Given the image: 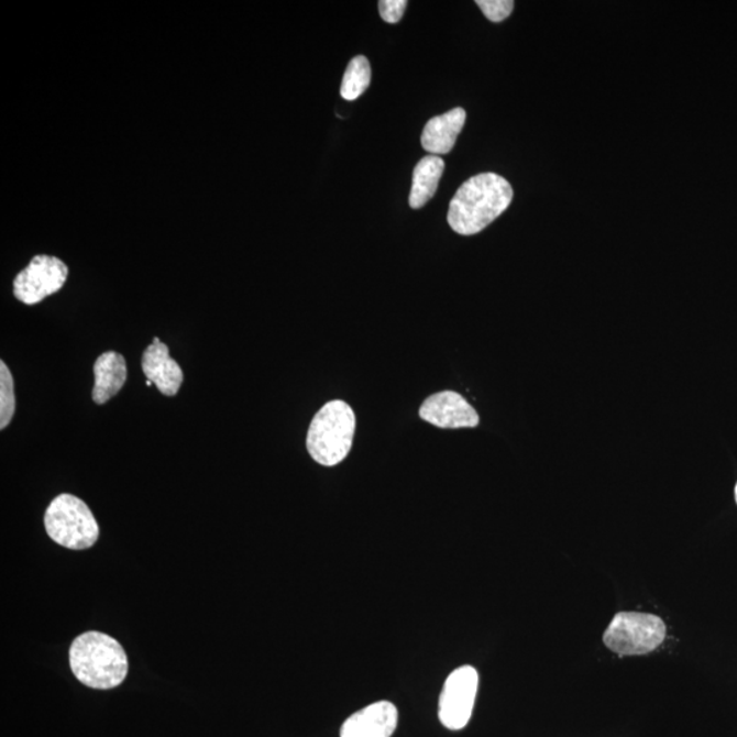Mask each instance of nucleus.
I'll use <instances>...</instances> for the list:
<instances>
[{
  "label": "nucleus",
  "mask_w": 737,
  "mask_h": 737,
  "mask_svg": "<svg viewBox=\"0 0 737 737\" xmlns=\"http://www.w3.org/2000/svg\"><path fill=\"white\" fill-rule=\"evenodd\" d=\"M371 78L372 70L369 61L365 56H355L344 72L340 95H342L344 100L349 101L359 99L369 88V85H371Z\"/></svg>",
  "instance_id": "4468645a"
},
{
  "label": "nucleus",
  "mask_w": 737,
  "mask_h": 737,
  "mask_svg": "<svg viewBox=\"0 0 737 737\" xmlns=\"http://www.w3.org/2000/svg\"><path fill=\"white\" fill-rule=\"evenodd\" d=\"M477 669L463 666L447 678L439 701V718L446 728L461 730L472 718L479 693Z\"/></svg>",
  "instance_id": "423d86ee"
},
{
  "label": "nucleus",
  "mask_w": 737,
  "mask_h": 737,
  "mask_svg": "<svg viewBox=\"0 0 737 737\" xmlns=\"http://www.w3.org/2000/svg\"><path fill=\"white\" fill-rule=\"evenodd\" d=\"M15 413L14 378L4 361L0 362V429L9 427Z\"/></svg>",
  "instance_id": "2eb2a0df"
},
{
  "label": "nucleus",
  "mask_w": 737,
  "mask_h": 737,
  "mask_svg": "<svg viewBox=\"0 0 737 737\" xmlns=\"http://www.w3.org/2000/svg\"><path fill=\"white\" fill-rule=\"evenodd\" d=\"M513 186L495 173L475 175L464 183L448 209V224L459 235H475L512 206Z\"/></svg>",
  "instance_id": "f257e3e1"
},
{
  "label": "nucleus",
  "mask_w": 737,
  "mask_h": 737,
  "mask_svg": "<svg viewBox=\"0 0 737 737\" xmlns=\"http://www.w3.org/2000/svg\"><path fill=\"white\" fill-rule=\"evenodd\" d=\"M735 501H736V504H737V484L735 486Z\"/></svg>",
  "instance_id": "6ab92c4d"
},
{
  "label": "nucleus",
  "mask_w": 737,
  "mask_h": 737,
  "mask_svg": "<svg viewBox=\"0 0 737 737\" xmlns=\"http://www.w3.org/2000/svg\"><path fill=\"white\" fill-rule=\"evenodd\" d=\"M141 366L147 380L163 395L175 396L184 383L183 367L169 356L168 345L155 338L144 351Z\"/></svg>",
  "instance_id": "9d476101"
},
{
  "label": "nucleus",
  "mask_w": 737,
  "mask_h": 737,
  "mask_svg": "<svg viewBox=\"0 0 737 737\" xmlns=\"http://www.w3.org/2000/svg\"><path fill=\"white\" fill-rule=\"evenodd\" d=\"M398 718L394 703H372L345 719L340 737H391L398 727Z\"/></svg>",
  "instance_id": "1a4fd4ad"
},
{
  "label": "nucleus",
  "mask_w": 737,
  "mask_h": 737,
  "mask_svg": "<svg viewBox=\"0 0 737 737\" xmlns=\"http://www.w3.org/2000/svg\"><path fill=\"white\" fill-rule=\"evenodd\" d=\"M70 668L79 683L94 690H112L124 682L129 672L127 651L116 638L88 631L73 640Z\"/></svg>",
  "instance_id": "f03ea898"
},
{
  "label": "nucleus",
  "mask_w": 737,
  "mask_h": 737,
  "mask_svg": "<svg viewBox=\"0 0 737 737\" xmlns=\"http://www.w3.org/2000/svg\"><path fill=\"white\" fill-rule=\"evenodd\" d=\"M446 163L440 156L429 155L419 161L414 168L413 187L408 204L413 209H419L432 200L444 174Z\"/></svg>",
  "instance_id": "ddd939ff"
},
{
  "label": "nucleus",
  "mask_w": 737,
  "mask_h": 737,
  "mask_svg": "<svg viewBox=\"0 0 737 737\" xmlns=\"http://www.w3.org/2000/svg\"><path fill=\"white\" fill-rule=\"evenodd\" d=\"M477 6L487 20L502 22L513 13L515 3L513 0H479Z\"/></svg>",
  "instance_id": "dca6fc26"
},
{
  "label": "nucleus",
  "mask_w": 737,
  "mask_h": 737,
  "mask_svg": "<svg viewBox=\"0 0 737 737\" xmlns=\"http://www.w3.org/2000/svg\"><path fill=\"white\" fill-rule=\"evenodd\" d=\"M419 418L441 429L477 428L480 425L477 410L453 391L429 396L419 407Z\"/></svg>",
  "instance_id": "6e6552de"
},
{
  "label": "nucleus",
  "mask_w": 737,
  "mask_h": 737,
  "mask_svg": "<svg viewBox=\"0 0 737 737\" xmlns=\"http://www.w3.org/2000/svg\"><path fill=\"white\" fill-rule=\"evenodd\" d=\"M145 384L147 385V387H152V385H153V383L151 382V380H146Z\"/></svg>",
  "instance_id": "a211bd4d"
},
{
  "label": "nucleus",
  "mask_w": 737,
  "mask_h": 737,
  "mask_svg": "<svg viewBox=\"0 0 737 737\" xmlns=\"http://www.w3.org/2000/svg\"><path fill=\"white\" fill-rule=\"evenodd\" d=\"M407 4L406 0H380V15L388 24H396L404 16Z\"/></svg>",
  "instance_id": "f3484780"
},
{
  "label": "nucleus",
  "mask_w": 737,
  "mask_h": 737,
  "mask_svg": "<svg viewBox=\"0 0 737 737\" xmlns=\"http://www.w3.org/2000/svg\"><path fill=\"white\" fill-rule=\"evenodd\" d=\"M356 418L343 400H331L311 419L306 438L309 455L321 466L333 468L349 457L353 448Z\"/></svg>",
  "instance_id": "7ed1b4c3"
},
{
  "label": "nucleus",
  "mask_w": 737,
  "mask_h": 737,
  "mask_svg": "<svg viewBox=\"0 0 737 737\" xmlns=\"http://www.w3.org/2000/svg\"><path fill=\"white\" fill-rule=\"evenodd\" d=\"M466 111L458 107L430 119L421 135L424 150L435 156L450 153L466 123Z\"/></svg>",
  "instance_id": "9b49d317"
},
{
  "label": "nucleus",
  "mask_w": 737,
  "mask_h": 737,
  "mask_svg": "<svg viewBox=\"0 0 737 737\" xmlns=\"http://www.w3.org/2000/svg\"><path fill=\"white\" fill-rule=\"evenodd\" d=\"M95 387L92 399L96 405H105L119 394L128 380L124 356L116 351H107L95 362Z\"/></svg>",
  "instance_id": "f8f14e48"
},
{
  "label": "nucleus",
  "mask_w": 737,
  "mask_h": 737,
  "mask_svg": "<svg viewBox=\"0 0 737 737\" xmlns=\"http://www.w3.org/2000/svg\"><path fill=\"white\" fill-rule=\"evenodd\" d=\"M69 276L64 261L53 256L33 257L14 279V297L25 305H36L61 292Z\"/></svg>",
  "instance_id": "0eeeda50"
},
{
  "label": "nucleus",
  "mask_w": 737,
  "mask_h": 737,
  "mask_svg": "<svg viewBox=\"0 0 737 737\" xmlns=\"http://www.w3.org/2000/svg\"><path fill=\"white\" fill-rule=\"evenodd\" d=\"M667 637L666 622L642 612H619L604 632V645L619 656H645Z\"/></svg>",
  "instance_id": "39448f33"
},
{
  "label": "nucleus",
  "mask_w": 737,
  "mask_h": 737,
  "mask_svg": "<svg viewBox=\"0 0 737 737\" xmlns=\"http://www.w3.org/2000/svg\"><path fill=\"white\" fill-rule=\"evenodd\" d=\"M45 531L58 546L84 551L99 540L100 529L94 513L81 498L62 493L51 502L44 515Z\"/></svg>",
  "instance_id": "20e7f679"
}]
</instances>
